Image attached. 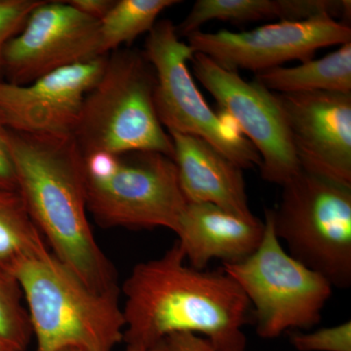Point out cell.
<instances>
[{"label": "cell", "mask_w": 351, "mask_h": 351, "mask_svg": "<svg viewBox=\"0 0 351 351\" xmlns=\"http://www.w3.org/2000/svg\"><path fill=\"white\" fill-rule=\"evenodd\" d=\"M178 241L160 258L138 263L122 285L126 345L151 346L178 332L207 339L216 351H246L251 304L223 269L186 263Z\"/></svg>", "instance_id": "cell-1"}, {"label": "cell", "mask_w": 351, "mask_h": 351, "mask_svg": "<svg viewBox=\"0 0 351 351\" xmlns=\"http://www.w3.org/2000/svg\"><path fill=\"white\" fill-rule=\"evenodd\" d=\"M18 193L51 252L90 288L120 294L117 271L88 221L82 152L75 136L9 129Z\"/></svg>", "instance_id": "cell-2"}, {"label": "cell", "mask_w": 351, "mask_h": 351, "mask_svg": "<svg viewBox=\"0 0 351 351\" xmlns=\"http://www.w3.org/2000/svg\"><path fill=\"white\" fill-rule=\"evenodd\" d=\"M15 278L27 304L34 351H113L123 341L119 294L96 292L50 249L25 261Z\"/></svg>", "instance_id": "cell-3"}, {"label": "cell", "mask_w": 351, "mask_h": 351, "mask_svg": "<svg viewBox=\"0 0 351 351\" xmlns=\"http://www.w3.org/2000/svg\"><path fill=\"white\" fill-rule=\"evenodd\" d=\"M156 78L144 51H113L100 82L83 101L75 138L82 154L154 152L174 145L154 105Z\"/></svg>", "instance_id": "cell-4"}, {"label": "cell", "mask_w": 351, "mask_h": 351, "mask_svg": "<svg viewBox=\"0 0 351 351\" xmlns=\"http://www.w3.org/2000/svg\"><path fill=\"white\" fill-rule=\"evenodd\" d=\"M82 156L87 210L99 225L176 232L188 201L172 158L154 152Z\"/></svg>", "instance_id": "cell-5"}, {"label": "cell", "mask_w": 351, "mask_h": 351, "mask_svg": "<svg viewBox=\"0 0 351 351\" xmlns=\"http://www.w3.org/2000/svg\"><path fill=\"white\" fill-rule=\"evenodd\" d=\"M281 188L278 207L270 209L277 239L332 288H350L351 186L302 168Z\"/></svg>", "instance_id": "cell-6"}, {"label": "cell", "mask_w": 351, "mask_h": 351, "mask_svg": "<svg viewBox=\"0 0 351 351\" xmlns=\"http://www.w3.org/2000/svg\"><path fill=\"white\" fill-rule=\"evenodd\" d=\"M263 223L265 233L257 250L242 262L223 263L221 269L239 284L255 308L261 338L311 329L322 318L332 286L285 251L274 232L270 209H265Z\"/></svg>", "instance_id": "cell-7"}, {"label": "cell", "mask_w": 351, "mask_h": 351, "mask_svg": "<svg viewBox=\"0 0 351 351\" xmlns=\"http://www.w3.org/2000/svg\"><path fill=\"white\" fill-rule=\"evenodd\" d=\"M156 73L157 117L169 132L203 138L242 170L260 168L257 149L232 120L209 107L189 73L193 50L182 41L170 20L157 22L144 51Z\"/></svg>", "instance_id": "cell-8"}, {"label": "cell", "mask_w": 351, "mask_h": 351, "mask_svg": "<svg viewBox=\"0 0 351 351\" xmlns=\"http://www.w3.org/2000/svg\"><path fill=\"white\" fill-rule=\"evenodd\" d=\"M191 63L195 77L225 117L257 149L263 179L282 186L297 175L302 166L276 94L256 80L246 82L239 71L223 68L201 53H195Z\"/></svg>", "instance_id": "cell-9"}, {"label": "cell", "mask_w": 351, "mask_h": 351, "mask_svg": "<svg viewBox=\"0 0 351 351\" xmlns=\"http://www.w3.org/2000/svg\"><path fill=\"white\" fill-rule=\"evenodd\" d=\"M189 47L230 71L262 73L288 62H306L316 51L351 41L350 25L330 17L302 22L279 21L250 32H196Z\"/></svg>", "instance_id": "cell-10"}, {"label": "cell", "mask_w": 351, "mask_h": 351, "mask_svg": "<svg viewBox=\"0 0 351 351\" xmlns=\"http://www.w3.org/2000/svg\"><path fill=\"white\" fill-rule=\"evenodd\" d=\"M101 56L100 21L66 1H41L6 44L3 73L7 82L27 85L54 69Z\"/></svg>", "instance_id": "cell-11"}, {"label": "cell", "mask_w": 351, "mask_h": 351, "mask_svg": "<svg viewBox=\"0 0 351 351\" xmlns=\"http://www.w3.org/2000/svg\"><path fill=\"white\" fill-rule=\"evenodd\" d=\"M276 97L302 168L351 186V93Z\"/></svg>", "instance_id": "cell-12"}, {"label": "cell", "mask_w": 351, "mask_h": 351, "mask_svg": "<svg viewBox=\"0 0 351 351\" xmlns=\"http://www.w3.org/2000/svg\"><path fill=\"white\" fill-rule=\"evenodd\" d=\"M175 233L189 265L206 269L214 258L235 263L251 256L262 242L265 223L210 203L188 202Z\"/></svg>", "instance_id": "cell-13"}, {"label": "cell", "mask_w": 351, "mask_h": 351, "mask_svg": "<svg viewBox=\"0 0 351 351\" xmlns=\"http://www.w3.org/2000/svg\"><path fill=\"white\" fill-rule=\"evenodd\" d=\"M180 188L191 203H210L244 219L256 218L243 170L203 138L169 132Z\"/></svg>", "instance_id": "cell-14"}, {"label": "cell", "mask_w": 351, "mask_h": 351, "mask_svg": "<svg viewBox=\"0 0 351 351\" xmlns=\"http://www.w3.org/2000/svg\"><path fill=\"white\" fill-rule=\"evenodd\" d=\"M256 82L279 94L302 92L351 93V41L320 59L293 68L278 66L256 73Z\"/></svg>", "instance_id": "cell-15"}, {"label": "cell", "mask_w": 351, "mask_h": 351, "mask_svg": "<svg viewBox=\"0 0 351 351\" xmlns=\"http://www.w3.org/2000/svg\"><path fill=\"white\" fill-rule=\"evenodd\" d=\"M80 110L36 100L20 85L0 80V113L10 130L32 135H75Z\"/></svg>", "instance_id": "cell-16"}, {"label": "cell", "mask_w": 351, "mask_h": 351, "mask_svg": "<svg viewBox=\"0 0 351 351\" xmlns=\"http://www.w3.org/2000/svg\"><path fill=\"white\" fill-rule=\"evenodd\" d=\"M48 250L18 191H0V276L14 277L29 258Z\"/></svg>", "instance_id": "cell-17"}, {"label": "cell", "mask_w": 351, "mask_h": 351, "mask_svg": "<svg viewBox=\"0 0 351 351\" xmlns=\"http://www.w3.org/2000/svg\"><path fill=\"white\" fill-rule=\"evenodd\" d=\"M108 55L62 66L34 80L21 85L32 98L58 105L82 108L83 101L100 82L107 66Z\"/></svg>", "instance_id": "cell-18"}, {"label": "cell", "mask_w": 351, "mask_h": 351, "mask_svg": "<svg viewBox=\"0 0 351 351\" xmlns=\"http://www.w3.org/2000/svg\"><path fill=\"white\" fill-rule=\"evenodd\" d=\"M274 19L290 21L289 0H197L176 31L180 38H188L211 21L249 23Z\"/></svg>", "instance_id": "cell-19"}, {"label": "cell", "mask_w": 351, "mask_h": 351, "mask_svg": "<svg viewBox=\"0 0 351 351\" xmlns=\"http://www.w3.org/2000/svg\"><path fill=\"white\" fill-rule=\"evenodd\" d=\"M180 0H119L100 22L101 48L104 55L119 50L121 44H131L143 34L152 31L164 10Z\"/></svg>", "instance_id": "cell-20"}, {"label": "cell", "mask_w": 351, "mask_h": 351, "mask_svg": "<svg viewBox=\"0 0 351 351\" xmlns=\"http://www.w3.org/2000/svg\"><path fill=\"white\" fill-rule=\"evenodd\" d=\"M22 290L14 277L0 276V343L25 351L31 343L32 330Z\"/></svg>", "instance_id": "cell-21"}, {"label": "cell", "mask_w": 351, "mask_h": 351, "mask_svg": "<svg viewBox=\"0 0 351 351\" xmlns=\"http://www.w3.org/2000/svg\"><path fill=\"white\" fill-rule=\"evenodd\" d=\"M290 343L299 351H351V322L313 332L295 331L290 335Z\"/></svg>", "instance_id": "cell-22"}, {"label": "cell", "mask_w": 351, "mask_h": 351, "mask_svg": "<svg viewBox=\"0 0 351 351\" xmlns=\"http://www.w3.org/2000/svg\"><path fill=\"white\" fill-rule=\"evenodd\" d=\"M40 3L41 0H0V80L6 44L22 29L29 14Z\"/></svg>", "instance_id": "cell-23"}, {"label": "cell", "mask_w": 351, "mask_h": 351, "mask_svg": "<svg viewBox=\"0 0 351 351\" xmlns=\"http://www.w3.org/2000/svg\"><path fill=\"white\" fill-rule=\"evenodd\" d=\"M9 128L0 113V191H18L15 169L8 145Z\"/></svg>", "instance_id": "cell-24"}, {"label": "cell", "mask_w": 351, "mask_h": 351, "mask_svg": "<svg viewBox=\"0 0 351 351\" xmlns=\"http://www.w3.org/2000/svg\"><path fill=\"white\" fill-rule=\"evenodd\" d=\"M164 351H216L207 339L191 332H178L164 339Z\"/></svg>", "instance_id": "cell-25"}, {"label": "cell", "mask_w": 351, "mask_h": 351, "mask_svg": "<svg viewBox=\"0 0 351 351\" xmlns=\"http://www.w3.org/2000/svg\"><path fill=\"white\" fill-rule=\"evenodd\" d=\"M66 2L88 17L101 22L110 12L115 1L112 0H69Z\"/></svg>", "instance_id": "cell-26"}, {"label": "cell", "mask_w": 351, "mask_h": 351, "mask_svg": "<svg viewBox=\"0 0 351 351\" xmlns=\"http://www.w3.org/2000/svg\"><path fill=\"white\" fill-rule=\"evenodd\" d=\"M125 351H164V341L151 346L127 345Z\"/></svg>", "instance_id": "cell-27"}, {"label": "cell", "mask_w": 351, "mask_h": 351, "mask_svg": "<svg viewBox=\"0 0 351 351\" xmlns=\"http://www.w3.org/2000/svg\"><path fill=\"white\" fill-rule=\"evenodd\" d=\"M0 351H16L12 350V348H8V346L2 345L0 343Z\"/></svg>", "instance_id": "cell-28"}, {"label": "cell", "mask_w": 351, "mask_h": 351, "mask_svg": "<svg viewBox=\"0 0 351 351\" xmlns=\"http://www.w3.org/2000/svg\"><path fill=\"white\" fill-rule=\"evenodd\" d=\"M61 351H84L82 350H80V348H64V350Z\"/></svg>", "instance_id": "cell-29"}]
</instances>
